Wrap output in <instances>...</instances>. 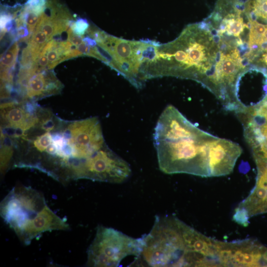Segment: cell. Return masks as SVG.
I'll return each mask as SVG.
<instances>
[{
    "label": "cell",
    "mask_w": 267,
    "mask_h": 267,
    "mask_svg": "<svg viewBox=\"0 0 267 267\" xmlns=\"http://www.w3.org/2000/svg\"><path fill=\"white\" fill-rule=\"evenodd\" d=\"M218 138L199 129L174 106L168 105L153 135L160 169L168 174L210 177V156Z\"/></svg>",
    "instance_id": "obj_1"
},
{
    "label": "cell",
    "mask_w": 267,
    "mask_h": 267,
    "mask_svg": "<svg viewBox=\"0 0 267 267\" xmlns=\"http://www.w3.org/2000/svg\"><path fill=\"white\" fill-rule=\"evenodd\" d=\"M220 51L218 38L211 26L190 24L173 41L158 43L156 57L147 66V80L173 76L204 84L212 74Z\"/></svg>",
    "instance_id": "obj_2"
},
{
    "label": "cell",
    "mask_w": 267,
    "mask_h": 267,
    "mask_svg": "<svg viewBox=\"0 0 267 267\" xmlns=\"http://www.w3.org/2000/svg\"><path fill=\"white\" fill-rule=\"evenodd\" d=\"M140 255L133 265L148 267L207 266L213 239L176 217L156 216L151 231L142 237Z\"/></svg>",
    "instance_id": "obj_3"
},
{
    "label": "cell",
    "mask_w": 267,
    "mask_h": 267,
    "mask_svg": "<svg viewBox=\"0 0 267 267\" xmlns=\"http://www.w3.org/2000/svg\"><path fill=\"white\" fill-rule=\"evenodd\" d=\"M0 216L26 245L42 233L66 230L69 224L56 214L39 191L23 185L13 187L0 203Z\"/></svg>",
    "instance_id": "obj_4"
},
{
    "label": "cell",
    "mask_w": 267,
    "mask_h": 267,
    "mask_svg": "<svg viewBox=\"0 0 267 267\" xmlns=\"http://www.w3.org/2000/svg\"><path fill=\"white\" fill-rule=\"evenodd\" d=\"M60 132L65 140L61 150L66 166L65 177L73 178L79 164L105 144L100 121L97 117L70 122L62 124Z\"/></svg>",
    "instance_id": "obj_5"
},
{
    "label": "cell",
    "mask_w": 267,
    "mask_h": 267,
    "mask_svg": "<svg viewBox=\"0 0 267 267\" xmlns=\"http://www.w3.org/2000/svg\"><path fill=\"white\" fill-rule=\"evenodd\" d=\"M101 48L107 65L116 71L136 89L144 85L142 68L146 41H130L115 37L101 31L95 40Z\"/></svg>",
    "instance_id": "obj_6"
},
{
    "label": "cell",
    "mask_w": 267,
    "mask_h": 267,
    "mask_svg": "<svg viewBox=\"0 0 267 267\" xmlns=\"http://www.w3.org/2000/svg\"><path fill=\"white\" fill-rule=\"evenodd\" d=\"M142 237L134 238L111 227L98 225L94 238L87 251V265L118 267L125 257H138L141 251Z\"/></svg>",
    "instance_id": "obj_7"
},
{
    "label": "cell",
    "mask_w": 267,
    "mask_h": 267,
    "mask_svg": "<svg viewBox=\"0 0 267 267\" xmlns=\"http://www.w3.org/2000/svg\"><path fill=\"white\" fill-rule=\"evenodd\" d=\"M220 51L212 74L204 85L232 109L234 106V87L239 74L245 69L238 47L219 44Z\"/></svg>",
    "instance_id": "obj_8"
},
{
    "label": "cell",
    "mask_w": 267,
    "mask_h": 267,
    "mask_svg": "<svg viewBox=\"0 0 267 267\" xmlns=\"http://www.w3.org/2000/svg\"><path fill=\"white\" fill-rule=\"evenodd\" d=\"M131 174L128 163L105 144L80 164L76 178L118 183L125 181Z\"/></svg>",
    "instance_id": "obj_9"
},
{
    "label": "cell",
    "mask_w": 267,
    "mask_h": 267,
    "mask_svg": "<svg viewBox=\"0 0 267 267\" xmlns=\"http://www.w3.org/2000/svg\"><path fill=\"white\" fill-rule=\"evenodd\" d=\"M26 101L3 102L0 105L1 133L12 137L27 139V133L38 128L39 108Z\"/></svg>",
    "instance_id": "obj_10"
},
{
    "label": "cell",
    "mask_w": 267,
    "mask_h": 267,
    "mask_svg": "<svg viewBox=\"0 0 267 267\" xmlns=\"http://www.w3.org/2000/svg\"><path fill=\"white\" fill-rule=\"evenodd\" d=\"M267 249L250 240L221 241L218 257L221 266L254 267L264 265Z\"/></svg>",
    "instance_id": "obj_11"
},
{
    "label": "cell",
    "mask_w": 267,
    "mask_h": 267,
    "mask_svg": "<svg viewBox=\"0 0 267 267\" xmlns=\"http://www.w3.org/2000/svg\"><path fill=\"white\" fill-rule=\"evenodd\" d=\"M62 83L53 72L44 71L34 74L23 89L24 101H35L59 93Z\"/></svg>",
    "instance_id": "obj_12"
},
{
    "label": "cell",
    "mask_w": 267,
    "mask_h": 267,
    "mask_svg": "<svg viewBox=\"0 0 267 267\" xmlns=\"http://www.w3.org/2000/svg\"><path fill=\"white\" fill-rule=\"evenodd\" d=\"M243 11L234 8L226 14L222 19L220 26L217 31V36L219 42L232 44L237 47L242 46L244 42L241 39L245 29H249L248 23H245L241 17Z\"/></svg>",
    "instance_id": "obj_13"
},
{
    "label": "cell",
    "mask_w": 267,
    "mask_h": 267,
    "mask_svg": "<svg viewBox=\"0 0 267 267\" xmlns=\"http://www.w3.org/2000/svg\"><path fill=\"white\" fill-rule=\"evenodd\" d=\"M247 18L249 24L248 50L244 57L248 62H252L261 53L267 50V24H263L250 17Z\"/></svg>",
    "instance_id": "obj_14"
},
{
    "label": "cell",
    "mask_w": 267,
    "mask_h": 267,
    "mask_svg": "<svg viewBox=\"0 0 267 267\" xmlns=\"http://www.w3.org/2000/svg\"><path fill=\"white\" fill-rule=\"evenodd\" d=\"M19 50L17 42H14L7 49L0 61L1 80L7 81L13 79L10 71L15 64Z\"/></svg>",
    "instance_id": "obj_15"
},
{
    "label": "cell",
    "mask_w": 267,
    "mask_h": 267,
    "mask_svg": "<svg viewBox=\"0 0 267 267\" xmlns=\"http://www.w3.org/2000/svg\"><path fill=\"white\" fill-rule=\"evenodd\" d=\"M243 12L247 17L267 24V0H248Z\"/></svg>",
    "instance_id": "obj_16"
},
{
    "label": "cell",
    "mask_w": 267,
    "mask_h": 267,
    "mask_svg": "<svg viewBox=\"0 0 267 267\" xmlns=\"http://www.w3.org/2000/svg\"><path fill=\"white\" fill-rule=\"evenodd\" d=\"M48 42L47 38L44 33L41 29L36 27L28 41V44L36 59Z\"/></svg>",
    "instance_id": "obj_17"
},
{
    "label": "cell",
    "mask_w": 267,
    "mask_h": 267,
    "mask_svg": "<svg viewBox=\"0 0 267 267\" xmlns=\"http://www.w3.org/2000/svg\"><path fill=\"white\" fill-rule=\"evenodd\" d=\"M53 141V138L51 132H45L44 133L40 134L36 137H34L32 140V145L33 146L32 148L38 152V153H40L43 155L52 144ZM34 160H33L32 161H33ZM32 161H31L26 167H27Z\"/></svg>",
    "instance_id": "obj_18"
},
{
    "label": "cell",
    "mask_w": 267,
    "mask_h": 267,
    "mask_svg": "<svg viewBox=\"0 0 267 267\" xmlns=\"http://www.w3.org/2000/svg\"><path fill=\"white\" fill-rule=\"evenodd\" d=\"M1 139L2 144L0 149V171L3 174L9 167L14 151L11 145L6 142L4 137L1 136Z\"/></svg>",
    "instance_id": "obj_19"
},
{
    "label": "cell",
    "mask_w": 267,
    "mask_h": 267,
    "mask_svg": "<svg viewBox=\"0 0 267 267\" xmlns=\"http://www.w3.org/2000/svg\"><path fill=\"white\" fill-rule=\"evenodd\" d=\"M89 27V22L84 18H78L76 22H71L70 26L74 34L80 36H83Z\"/></svg>",
    "instance_id": "obj_20"
},
{
    "label": "cell",
    "mask_w": 267,
    "mask_h": 267,
    "mask_svg": "<svg viewBox=\"0 0 267 267\" xmlns=\"http://www.w3.org/2000/svg\"><path fill=\"white\" fill-rule=\"evenodd\" d=\"M17 35L18 37L20 38L30 36L29 32L25 25L17 27Z\"/></svg>",
    "instance_id": "obj_21"
},
{
    "label": "cell",
    "mask_w": 267,
    "mask_h": 267,
    "mask_svg": "<svg viewBox=\"0 0 267 267\" xmlns=\"http://www.w3.org/2000/svg\"><path fill=\"white\" fill-rule=\"evenodd\" d=\"M258 62L264 65L266 69H267V50L264 51L257 57Z\"/></svg>",
    "instance_id": "obj_22"
},
{
    "label": "cell",
    "mask_w": 267,
    "mask_h": 267,
    "mask_svg": "<svg viewBox=\"0 0 267 267\" xmlns=\"http://www.w3.org/2000/svg\"><path fill=\"white\" fill-rule=\"evenodd\" d=\"M265 99H266V100H267V97H266Z\"/></svg>",
    "instance_id": "obj_23"
}]
</instances>
